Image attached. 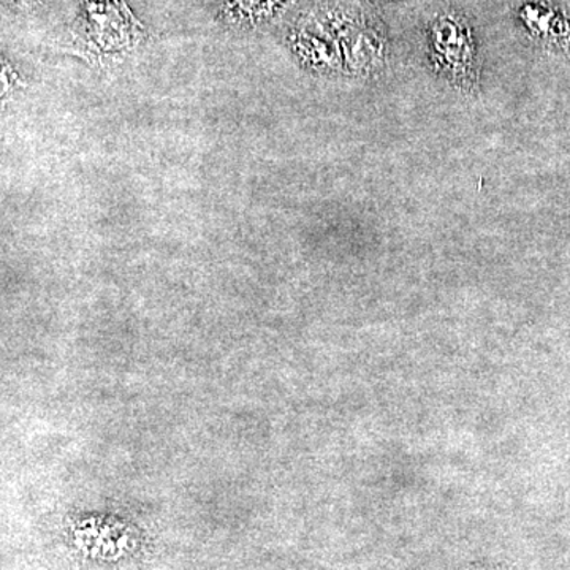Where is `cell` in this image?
Returning a JSON list of instances; mask_svg holds the SVG:
<instances>
[{
    "label": "cell",
    "mask_w": 570,
    "mask_h": 570,
    "mask_svg": "<svg viewBox=\"0 0 570 570\" xmlns=\"http://www.w3.org/2000/svg\"><path fill=\"white\" fill-rule=\"evenodd\" d=\"M295 48L314 67L337 68L344 59L338 35L324 29H303L297 35Z\"/></svg>",
    "instance_id": "obj_5"
},
{
    "label": "cell",
    "mask_w": 570,
    "mask_h": 570,
    "mask_svg": "<svg viewBox=\"0 0 570 570\" xmlns=\"http://www.w3.org/2000/svg\"><path fill=\"white\" fill-rule=\"evenodd\" d=\"M337 35L342 57L357 74H374L384 65L387 42L376 28L352 23L342 28Z\"/></svg>",
    "instance_id": "obj_2"
},
{
    "label": "cell",
    "mask_w": 570,
    "mask_h": 570,
    "mask_svg": "<svg viewBox=\"0 0 570 570\" xmlns=\"http://www.w3.org/2000/svg\"><path fill=\"white\" fill-rule=\"evenodd\" d=\"M432 65L453 88L467 94L479 89L478 46L463 18L443 13L429 28Z\"/></svg>",
    "instance_id": "obj_1"
},
{
    "label": "cell",
    "mask_w": 570,
    "mask_h": 570,
    "mask_svg": "<svg viewBox=\"0 0 570 570\" xmlns=\"http://www.w3.org/2000/svg\"><path fill=\"white\" fill-rule=\"evenodd\" d=\"M519 20L526 31L545 45L562 50L570 46L569 17L553 3L531 0L519 10Z\"/></svg>",
    "instance_id": "obj_4"
},
{
    "label": "cell",
    "mask_w": 570,
    "mask_h": 570,
    "mask_svg": "<svg viewBox=\"0 0 570 570\" xmlns=\"http://www.w3.org/2000/svg\"><path fill=\"white\" fill-rule=\"evenodd\" d=\"M277 0H237L238 9L243 13L262 14L270 12Z\"/></svg>",
    "instance_id": "obj_6"
},
{
    "label": "cell",
    "mask_w": 570,
    "mask_h": 570,
    "mask_svg": "<svg viewBox=\"0 0 570 570\" xmlns=\"http://www.w3.org/2000/svg\"><path fill=\"white\" fill-rule=\"evenodd\" d=\"M88 20L94 39L103 48H124L135 42L136 23L122 0H91Z\"/></svg>",
    "instance_id": "obj_3"
}]
</instances>
